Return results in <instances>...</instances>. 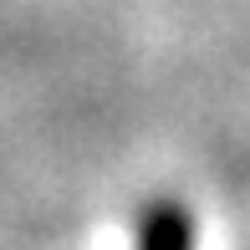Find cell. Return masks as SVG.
I'll use <instances>...</instances> for the list:
<instances>
[{"mask_svg": "<svg viewBox=\"0 0 250 250\" xmlns=\"http://www.w3.org/2000/svg\"><path fill=\"white\" fill-rule=\"evenodd\" d=\"M143 250H189V230L179 214H158V220L148 225V240H143Z\"/></svg>", "mask_w": 250, "mask_h": 250, "instance_id": "1", "label": "cell"}]
</instances>
